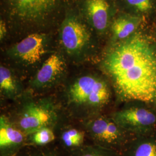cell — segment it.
I'll list each match as a JSON object with an SVG mask.
<instances>
[{
    "mask_svg": "<svg viewBox=\"0 0 156 156\" xmlns=\"http://www.w3.org/2000/svg\"><path fill=\"white\" fill-rule=\"evenodd\" d=\"M7 26L6 23L3 19H1L0 21V39L2 41L6 37L7 34Z\"/></svg>",
    "mask_w": 156,
    "mask_h": 156,
    "instance_id": "cell-20",
    "label": "cell"
},
{
    "mask_svg": "<svg viewBox=\"0 0 156 156\" xmlns=\"http://www.w3.org/2000/svg\"><path fill=\"white\" fill-rule=\"evenodd\" d=\"M0 93L3 98L12 101L19 100L25 93L15 72L4 65L0 67Z\"/></svg>",
    "mask_w": 156,
    "mask_h": 156,
    "instance_id": "cell-12",
    "label": "cell"
},
{
    "mask_svg": "<svg viewBox=\"0 0 156 156\" xmlns=\"http://www.w3.org/2000/svg\"><path fill=\"white\" fill-rule=\"evenodd\" d=\"M12 122L27 136L41 128L56 127L60 120V110L50 97H34L24 93Z\"/></svg>",
    "mask_w": 156,
    "mask_h": 156,
    "instance_id": "cell-4",
    "label": "cell"
},
{
    "mask_svg": "<svg viewBox=\"0 0 156 156\" xmlns=\"http://www.w3.org/2000/svg\"><path fill=\"white\" fill-rule=\"evenodd\" d=\"M6 15L23 28L41 27L58 11L62 0H4Z\"/></svg>",
    "mask_w": 156,
    "mask_h": 156,
    "instance_id": "cell-5",
    "label": "cell"
},
{
    "mask_svg": "<svg viewBox=\"0 0 156 156\" xmlns=\"http://www.w3.org/2000/svg\"><path fill=\"white\" fill-rule=\"evenodd\" d=\"M86 132L77 128H68L62 131L60 141L62 147L67 153L78 149L85 144Z\"/></svg>",
    "mask_w": 156,
    "mask_h": 156,
    "instance_id": "cell-15",
    "label": "cell"
},
{
    "mask_svg": "<svg viewBox=\"0 0 156 156\" xmlns=\"http://www.w3.org/2000/svg\"><path fill=\"white\" fill-rule=\"evenodd\" d=\"M128 13L143 17L149 15L155 9L156 0H120Z\"/></svg>",
    "mask_w": 156,
    "mask_h": 156,
    "instance_id": "cell-16",
    "label": "cell"
},
{
    "mask_svg": "<svg viewBox=\"0 0 156 156\" xmlns=\"http://www.w3.org/2000/svg\"><path fill=\"white\" fill-rule=\"evenodd\" d=\"M95 34L80 12H67L59 33L62 54L74 63L89 61L97 50Z\"/></svg>",
    "mask_w": 156,
    "mask_h": 156,
    "instance_id": "cell-3",
    "label": "cell"
},
{
    "mask_svg": "<svg viewBox=\"0 0 156 156\" xmlns=\"http://www.w3.org/2000/svg\"><path fill=\"white\" fill-rule=\"evenodd\" d=\"M27 146V136L4 115L0 117V156H16Z\"/></svg>",
    "mask_w": 156,
    "mask_h": 156,
    "instance_id": "cell-10",
    "label": "cell"
},
{
    "mask_svg": "<svg viewBox=\"0 0 156 156\" xmlns=\"http://www.w3.org/2000/svg\"><path fill=\"white\" fill-rule=\"evenodd\" d=\"M113 118L127 131L140 132L156 122V116L151 111L138 107H128L116 112Z\"/></svg>",
    "mask_w": 156,
    "mask_h": 156,
    "instance_id": "cell-11",
    "label": "cell"
},
{
    "mask_svg": "<svg viewBox=\"0 0 156 156\" xmlns=\"http://www.w3.org/2000/svg\"><path fill=\"white\" fill-rule=\"evenodd\" d=\"M115 11L114 0H83L80 13L95 34L100 35L111 27Z\"/></svg>",
    "mask_w": 156,
    "mask_h": 156,
    "instance_id": "cell-9",
    "label": "cell"
},
{
    "mask_svg": "<svg viewBox=\"0 0 156 156\" xmlns=\"http://www.w3.org/2000/svg\"><path fill=\"white\" fill-rule=\"evenodd\" d=\"M86 134L93 144L122 153L131 140L114 119L98 115L83 120Z\"/></svg>",
    "mask_w": 156,
    "mask_h": 156,
    "instance_id": "cell-7",
    "label": "cell"
},
{
    "mask_svg": "<svg viewBox=\"0 0 156 156\" xmlns=\"http://www.w3.org/2000/svg\"><path fill=\"white\" fill-rule=\"evenodd\" d=\"M56 135L53 128H41L27 136V145L37 147L49 146L55 140Z\"/></svg>",
    "mask_w": 156,
    "mask_h": 156,
    "instance_id": "cell-18",
    "label": "cell"
},
{
    "mask_svg": "<svg viewBox=\"0 0 156 156\" xmlns=\"http://www.w3.org/2000/svg\"><path fill=\"white\" fill-rule=\"evenodd\" d=\"M121 153L122 156H156V138L133 139Z\"/></svg>",
    "mask_w": 156,
    "mask_h": 156,
    "instance_id": "cell-14",
    "label": "cell"
},
{
    "mask_svg": "<svg viewBox=\"0 0 156 156\" xmlns=\"http://www.w3.org/2000/svg\"><path fill=\"white\" fill-rule=\"evenodd\" d=\"M52 53L49 37L38 33L29 34L6 51V56L12 64L24 72L38 69Z\"/></svg>",
    "mask_w": 156,
    "mask_h": 156,
    "instance_id": "cell-6",
    "label": "cell"
},
{
    "mask_svg": "<svg viewBox=\"0 0 156 156\" xmlns=\"http://www.w3.org/2000/svg\"><path fill=\"white\" fill-rule=\"evenodd\" d=\"M101 67L122 100H156V48L144 34L115 42Z\"/></svg>",
    "mask_w": 156,
    "mask_h": 156,
    "instance_id": "cell-1",
    "label": "cell"
},
{
    "mask_svg": "<svg viewBox=\"0 0 156 156\" xmlns=\"http://www.w3.org/2000/svg\"><path fill=\"white\" fill-rule=\"evenodd\" d=\"M66 61L62 53L51 54L30 79V89L34 91H44L62 83L67 75Z\"/></svg>",
    "mask_w": 156,
    "mask_h": 156,
    "instance_id": "cell-8",
    "label": "cell"
},
{
    "mask_svg": "<svg viewBox=\"0 0 156 156\" xmlns=\"http://www.w3.org/2000/svg\"><path fill=\"white\" fill-rule=\"evenodd\" d=\"M69 156H122V153L101 146L91 144L68 152Z\"/></svg>",
    "mask_w": 156,
    "mask_h": 156,
    "instance_id": "cell-17",
    "label": "cell"
},
{
    "mask_svg": "<svg viewBox=\"0 0 156 156\" xmlns=\"http://www.w3.org/2000/svg\"><path fill=\"white\" fill-rule=\"evenodd\" d=\"M111 95L109 84L104 78L94 73H86L66 83L62 98L68 111L83 121L100 115L110 102Z\"/></svg>",
    "mask_w": 156,
    "mask_h": 156,
    "instance_id": "cell-2",
    "label": "cell"
},
{
    "mask_svg": "<svg viewBox=\"0 0 156 156\" xmlns=\"http://www.w3.org/2000/svg\"><path fill=\"white\" fill-rule=\"evenodd\" d=\"M16 156H62L60 151L56 147L46 146L37 147L27 145Z\"/></svg>",
    "mask_w": 156,
    "mask_h": 156,
    "instance_id": "cell-19",
    "label": "cell"
},
{
    "mask_svg": "<svg viewBox=\"0 0 156 156\" xmlns=\"http://www.w3.org/2000/svg\"><path fill=\"white\" fill-rule=\"evenodd\" d=\"M141 22L142 17L129 13L122 14L114 18L110 28L115 42L126 39L134 34Z\"/></svg>",
    "mask_w": 156,
    "mask_h": 156,
    "instance_id": "cell-13",
    "label": "cell"
}]
</instances>
